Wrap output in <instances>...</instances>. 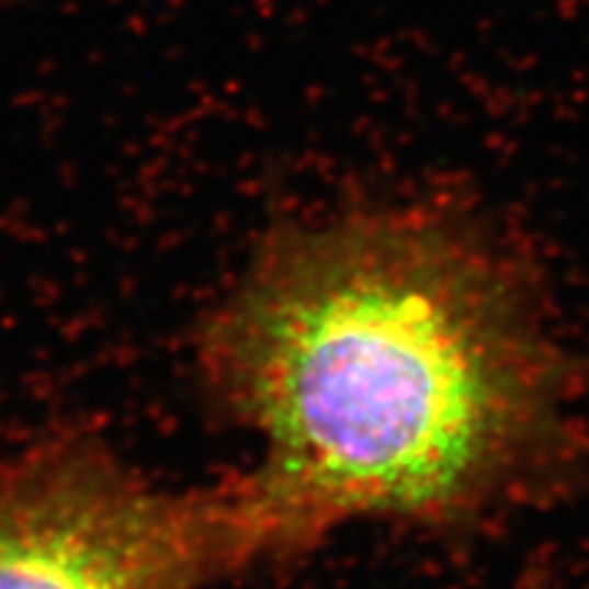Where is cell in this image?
I'll return each instance as SVG.
<instances>
[{
  "label": "cell",
  "mask_w": 589,
  "mask_h": 589,
  "mask_svg": "<svg viewBox=\"0 0 589 589\" xmlns=\"http://www.w3.org/2000/svg\"><path fill=\"white\" fill-rule=\"evenodd\" d=\"M301 554L251 467L172 489L88 431L0 453V589H213Z\"/></svg>",
  "instance_id": "2"
},
{
  "label": "cell",
  "mask_w": 589,
  "mask_h": 589,
  "mask_svg": "<svg viewBox=\"0 0 589 589\" xmlns=\"http://www.w3.org/2000/svg\"><path fill=\"white\" fill-rule=\"evenodd\" d=\"M535 589H589V570H585V574L576 576V579L570 581H546V585Z\"/></svg>",
  "instance_id": "3"
},
{
  "label": "cell",
  "mask_w": 589,
  "mask_h": 589,
  "mask_svg": "<svg viewBox=\"0 0 589 589\" xmlns=\"http://www.w3.org/2000/svg\"><path fill=\"white\" fill-rule=\"evenodd\" d=\"M194 350L314 548L358 521L502 513L557 478L579 440L543 290L489 222L451 205L276 224Z\"/></svg>",
  "instance_id": "1"
}]
</instances>
